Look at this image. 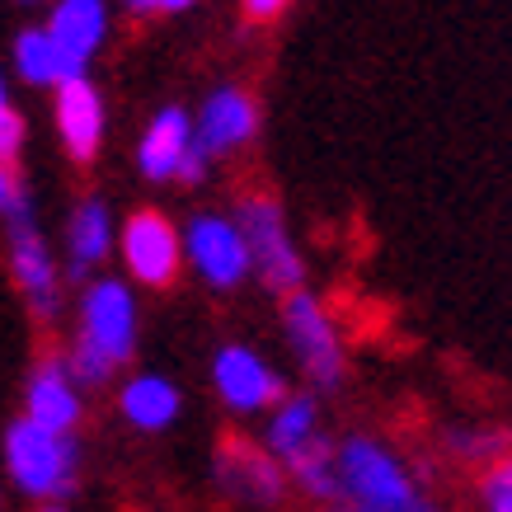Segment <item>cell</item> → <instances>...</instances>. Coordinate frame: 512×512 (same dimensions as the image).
<instances>
[{
	"mask_svg": "<svg viewBox=\"0 0 512 512\" xmlns=\"http://www.w3.org/2000/svg\"><path fill=\"white\" fill-rule=\"evenodd\" d=\"M334 470H339V498H348L362 512H419L423 494L409 466L372 437H348L334 447Z\"/></svg>",
	"mask_w": 512,
	"mask_h": 512,
	"instance_id": "cell-1",
	"label": "cell"
},
{
	"mask_svg": "<svg viewBox=\"0 0 512 512\" xmlns=\"http://www.w3.org/2000/svg\"><path fill=\"white\" fill-rule=\"evenodd\" d=\"M5 461L15 484L33 498H57L76 480V447L66 442V433H52L29 414L5 433Z\"/></svg>",
	"mask_w": 512,
	"mask_h": 512,
	"instance_id": "cell-2",
	"label": "cell"
},
{
	"mask_svg": "<svg viewBox=\"0 0 512 512\" xmlns=\"http://www.w3.org/2000/svg\"><path fill=\"white\" fill-rule=\"evenodd\" d=\"M235 226L245 235L249 245V264L254 273L273 287V292H292L301 287V254L292 245V231H287V217H282V207L273 198H245L240 202V212H235Z\"/></svg>",
	"mask_w": 512,
	"mask_h": 512,
	"instance_id": "cell-3",
	"label": "cell"
},
{
	"mask_svg": "<svg viewBox=\"0 0 512 512\" xmlns=\"http://www.w3.org/2000/svg\"><path fill=\"white\" fill-rule=\"evenodd\" d=\"M282 334L292 343L296 362L306 367L320 390H334L343 381V343H339V329L334 320L325 315V306L306 292H287V306H282Z\"/></svg>",
	"mask_w": 512,
	"mask_h": 512,
	"instance_id": "cell-4",
	"label": "cell"
},
{
	"mask_svg": "<svg viewBox=\"0 0 512 512\" xmlns=\"http://www.w3.org/2000/svg\"><path fill=\"white\" fill-rule=\"evenodd\" d=\"M0 212H5V226H10V268H15L19 287L29 292L38 315H57V268H52V254H47L38 226H33L29 193L15 188Z\"/></svg>",
	"mask_w": 512,
	"mask_h": 512,
	"instance_id": "cell-5",
	"label": "cell"
},
{
	"mask_svg": "<svg viewBox=\"0 0 512 512\" xmlns=\"http://www.w3.org/2000/svg\"><path fill=\"white\" fill-rule=\"evenodd\" d=\"M184 240V254L188 264L198 268V278L207 282V287H240V282L254 273V264H249V245L245 235H240V226H235V217H212V212H202V217L188 221V231L179 235Z\"/></svg>",
	"mask_w": 512,
	"mask_h": 512,
	"instance_id": "cell-6",
	"label": "cell"
},
{
	"mask_svg": "<svg viewBox=\"0 0 512 512\" xmlns=\"http://www.w3.org/2000/svg\"><path fill=\"white\" fill-rule=\"evenodd\" d=\"M212 381H217V395L235 414H259V409H273L282 400V376L240 343H226L212 357Z\"/></svg>",
	"mask_w": 512,
	"mask_h": 512,
	"instance_id": "cell-7",
	"label": "cell"
},
{
	"mask_svg": "<svg viewBox=\"0 0 512 512\" xmlns=\"http://www.w3.org/2000/svg\"><path fill=\"white\" fill-rule=\"evenodd\" d=\"M123 259L127 273L137 282H151V287H165V282L179 273V259H184V240L160 212H137L127 217L123 226Z\"/></svg>",
	"mask_w": 512,
	"mask_h": 512,
	"instance_id": "cell-8",
	"label": "cell"
},
{
	"mask_svg": "<svg viewBox=\"0 0 512 512\" xmlns=\"http://www.w3.org/2000/svg\"><path fill=\"white\" fill-rule=\"evenodd\" d=\"M80 320H85V339L99 343L113 362H127L137 348V306L118 278L94 282L85 301H80Z\"/></svg>",
	"mask_w": 512,
	"mask_h": 512,
	"instance_id": "cell-9",
	"label": "cell"
},
{
	"mask_svg": "<svg viewBox=\"0 0 512 512\" xmlns=\"http://www.w3.org/2000/svg\"><path fill=\"white\" fill-rule=\"evenodd\" d=\"M259 132V109L245 90L235 85H221V90L207 94V104L193 118V141H198L207 156H226L235 146H245L249 137Z\"/></svg>",
	"mask_w": 512,
	"mask_h": 512,
	"instance_id": "cell-10",
	"label": "cell"
},
{
	"mask_svg": "<svg viewBox=\"0 0 512 512\" xmlns=\"http://www.w3.org/2000/svg\"><path fill=\"white\" fill-rule=\"evenodd\" d=\"M221 489L240 503H259V508H273L282 498V466L273 451H254V447H231L221 451V466H217Z\"/></svg>",
	"mask_w": 512,
	"mask_h": 512,
	"instance_id": "cell-11",
	"label": "cell"
},
{
	"mask_svg": "<svg viewBox=\"0 0 512 512\" xmlns=\"http://www.w3.org/2000/svg\"><path fill=\"white\" fill-rule=\"evenodd\" d=\"M57 127H62L66 151L76 160H94L104 141V104L85 76H71L57 85Z\"/></svg>",
	"mask_w": 512,
	"mask_h": 512,
	"instance_id": "cell-12",
	"label": "cell"
},
{
	"mask_svg": "<svg viewBox=\"0 0 512 512\" xmlns=\"http://www.w3.org/2000/svg\"><path fill=\"white\" fill-rule=\"evenodd\" d=\"M188 146H193V118L184 109H160L146 127V137L137 146V165L146 179H174L179 170V160L188 156Z\"/></svg>",
	"mask_w": 512,
	"mask_h": 512,
	"instance_id": "cell-13",
	"label": "cell"
},
{
	"mask_svg": "<svg viewBox=\"0 0 512 512\" xmlns=\"http://www.w3.org/2000/svg\"><path fill=\"white\" fill-rule=\"evenodd\" d=\"M29 419L52 428V433H71V423L80 419L76 381H71L62 362H43L29 376Z\"/></svg>",
	"mask_w": 512,
	"mask_h": 512,
	"instance_id": "cell-14",
	"label": "cell"
},
{
	"mask_svg": "<svg viewBox=\"0 0 512 512\" xmlns=\"http://www.w3.org/2000/svg\"><path fill=\"white\" fill-rule=\"evenodd\" d=\"M47 33H52L71 57L90 62L94 47L104 43V33H109V10H104V0H57Z\"/></svg>",
	"mask_w": 512,
	"mask_h": 512,
	"instance_id": "cell-15",
	"label": "cell"
},
{
	"mask_svg": "<svg viewBox=\"0 0 512 512\" xmlns=\"http://www.w3.org/2000/svg\"><path fill=\"white\" fill-rule=\"evenodd\" d=\"M15 66H19V76L29 80V85H62V80H71V76H85V62L71 57V52H66V47L57 43L47 29L19 33Z\"/></svg>",
	"mask_w": 512,
	"mask_h": 512,
	"instance_id": "cell-16",
	"label": "cell"
},
{
	"mask_svg": "<svg viewBox=\"0 0 512 512\" xmlns=\"http://www.w3.org/2000/svg\"><path fill=\"white\" fill-rule=\"evenodd\" d=\"M66 245H71V278H85V268H94L113 249V217L99 198L76 207L71 231H66Z\"/></svg>",
	"mask_w": 512,
	"mask_h": 512,
	"instance_id": "cell-17",
	"label": "cell"
},
{
	"mask_svg": "<svg viewBox=\"0 0 512 512\" xmlns=\"http://www.w3.org/2000/svg\"><path fill=\"white\" fill-rule=\"evenodd\" d=\"M123 414L141 433H160V428H170L179 419V390L165 376H137V381L123 386Z\"/></svg>",
	"mask_w": 512,
	"mask_h": 512,
	"instance_id": "cell-18",
	"label": "cell"
},
{
	"mask_svg": "<svg viewBox=\"0 0 512 512\" xmlns=\"http://www.w3.org/2000/svg\"><path fill=\"white\" fill-rule=\"evenodd\" d=\"M320 433V409H315L311 395H287L273 409V423H268V451L287 461L292 451H301L311 437Z\"/></svg>",
	"mask_w": 512,
	"mask_h": 512,
	"instance_id": "cell-19",
	"label": "cell"
},
{
	"mask_svg": "<svg viewBox=\"0 0 512 512\" xmlns=\"http://www.w3.org/2000/svg\"><path fill=\"white\" fill-rule=\"evenodd\" d=\"M282 466L292 470V480L306 489L311 498L329 503V498H339V470H334V442L325 433H315L311 442L301 451H292Z\"/></svg>",
	"mask_w": 512,
	"mask_h": 512,
	"instance_id": "cell-20",
	"label": "cell"
},
{
	"mask_svg": "<svg viewBox=\"0 0 512 512\" xmlns=\"http://www.w3.org/2000/svg\"><path fill=\"white\" fill-rule=\"evenodd\" d=\"M113 367H118V362H113L99 343L85 339V334H80V343L71 348V362H66V372H71L76 386H104V381L113 376Z\"/></svg>",
	"mask_w": 512,
	"mask_h": 512,
	"instance_id": "cell-21",
	"label": "cell"
},
{
	"mask_svg": "<svg viewBox=\"0 0 512 512\" xmlns=\"http://www.w3.org/2000/svg\"><path fill=\"white\" fill-rule=\"evenodd\" d=\"M451 451L461 461H503L508 456V433L503 428H466V433H451Z\"/></svg>",
	"mask_w": 512,
	"mask_h": 512,
	"instance_id": "cell-22",
	"label": "cell"
},
{
	"mask_svg": "<svg viewBox=\"0 0 512 512\" xmlns=\"http://www.w3.org/2000/svg\"><path fill=\"white\" fill-rule=\"evenodd\" d=\"M484 503L494 512H512V456H503L494 466V475L484 480Z\"/></svg>",
	"mask_w": 512,
	"mask_h": 512,
	"instance_id": "cell-23",
	"label": "cell"
},
{
	"mask_svg": "<svg viewBox=\"0 0 512 512\" xmlns=\"http://www.w3.org/2000/svg\"><path fill=\"white\" fill-rule=\"evenodd\" d=\"M24 146V123H19V113L10 109V99H5V80H0V160H10Z\"/></svg>",
	"mask_w": 512,
	"mask_h": 512,
	"instance_id": "cell-24",
	"label": "cell"
},
{
	"mask_svg": "<svg viewBox=\"0 0 512 512\" xmlns=\"http://www.w3.org/2000/svg\"><path fill=\"white\" fill-rule=\"evenodd\" d=\"M207 165H212V156H207V151H202L198 141H193V146H188V156L179 160V170H174V179H184V184H202V179H207Z\"/></svg>",
	"mask_w": 512,
	"mask_h": 512,
	"instance_id": "cell-25",
	"label": "cell"
},
{
	"mask_svg": "<svg viewBox=\"0 0 512 512\" xmlns=\"http://www.w3.org/2000/svg\"><path fill=\"white\" fill-rule=\"evenodd\" d=\"M292 0H245V10H249V19H273L278 10H287Z\"/></svg>",
	"mask_w": 512,
	"mask_h": 512,
	"instance_id": "cell-26",
	"label": "cell"
},
{
	"mask_svg": "<svg viewBox=\"0 0 512 512\" xmlns=\"http://www.w3.org/2000/svg\"><path fill=\"white\" fill-rule=\"evenodd\" d=\"M10 193H15V179H10V170H5V160H0V207L10 202Z\"/></svg>",
	"mask_w": 512,
	"mask_h": 512,
	"instance_id": "cell-27",
	"label": "cell"
},
{
	"mask_svg": "<svg viewBox=\"0 0 512 512\" xmlns=\"http://www.w3.org/2000/svg\"><path fill=\"white\" fill-rule=\"evenodd\" d=\"M188 5H198V0H160V10H188Z\"/></svg>",
	"mask_w": 512,
	"mask_h": 512,
	"instance_id": "cell-28",
	"label": "cell"
},
{
	"mask_svg": "<svg viewBox=\"0 0 512 512\" xmlns=\"http://www.w3.org/2000/svg\"><path fill=\"white\" fill-rule=\"evenodd\" d=\"M132 10H160V0H127Z\"/></svg>",
	"mask_w": 512,
	"mask_h": 512,
	"instance_id": "cell-29",
	"label": "cell"
}]
</instances>
